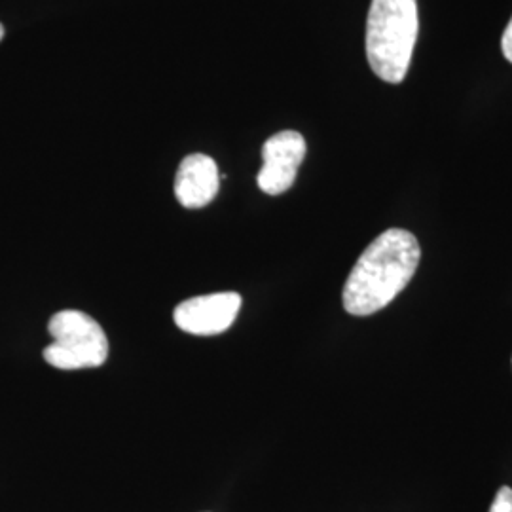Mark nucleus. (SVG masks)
I'll return each mask as SVG.
<instances>
[{"label":"nucleus","mask_w":512,"mask_h":512,"mask_svg":"<svg viewBox=\"0 0 512 512\" xmlns=\"http://www.w3.org/2000/svg\"><path fill=\"white\" fill-rule=\"evenodd\" d=\"M220 188L219 167L207 154L186 156L177 177L175 196L186 209H200L215 200Z\"/></svg>","instance_id":"obj_6"},{"label":"nucleus","mask_w":512,"mask_h":512,"mask_svg":"<svg viewBox=\"0 0 512 512\" xmlns=\"http://www.w3.org/2000/svg\"><path fill=\"white\" fill-rule=\"evenodd\" d=\"M490 512H512V490L509 486H503L497 492Z\"/></svg>","instance_id":"obj_7"},{"label":"nucleus","mask_w":512,"mask_h":512,"mask_svg":"<svg viewBox=\"0 0 512 512\" xmlns=\"http://www.w3.org/2000/svg\"><path fill=\"white\" fill-rule=\"evenodd\" d=\"M501 50H503V55L507 57V61L512 63V18L509 25H507V29H505V33H503V38H501Z\"/></svg>","instance_id":"obj_8"},{"label":"nucleus","mask_w":512,"mask_h":512,"mask_svg":"<svg viewBox=\"0 0 512 512\" xmlns=\"http://www.w3.org/2000/svg\"><path fill=\"white\" fill-rule=\"evenodd\" d=\"M4 37V27H2V23H0V40Z\"/></svg>","instance_id":"obj_9"},{"label":"nucleus","mask_w":512,"mask_h":512,"mask_svg":"<svg viewBox=\"0 0 512 512\" xmlns=\"http://www.w3.org/2000/svg\"><path fill=\"white\" fill-rule=\"evenodd\" d=\"M52 344L44 348V361L59 370H80L105 365L109 340L103 327L88 313L57 311L48 323Z\"/></svg>","instance_id":"obj_3"},{"label":"nucleus","mask_w":512,"mask_h":512,"mask_svg":"<svg viewBox=\"0 0 512 512\" xmlns=\"http://www.w3.org/2000/svg\"><path fill=\"white\" fill-rule=\"evenodd\" d=\"M241 296L238 293H215L194 296L181 302L173 319L179 329L196 336H215L230 329L238 317Z\"/></svg>","instance_id":"obj_5"},{"label":"nucleus","mask_w":512,"mask_h":512,"mask_svg":"<svg viewBox=\"0 0 512 512\" xmlns=\"http://www.w3.org/2000/svg\"><path fill=\"white\" fill-rule=\"evenodd\" d=\"M418 0H372L366 19L370 69L389 84H401L418 40Z\"/></svg>","instance_id":"obj_2"},{"label":"nucleus","mask_w":512,"mask_h":512,"mask_svg":"<svg viewBox=\"0 0 512 512\" xmlns=\"http://www.w3.org/2000/svg\"><path fill=\"white\" fill-rule=\"evenodd\" d=\"M262 158L258 188L268 196H279L296 181L298 167L306 158V141L298 131H279L264 143Z\"/></svg>","instance_id":"obj_4"},{"label":"nucleus","mask_w":512,"mask_h":512,"mask_svg":"<svg viewBox=\"0 0 512 512\" xmlns=\"http://www.w3.org/2000/svg\"><path fill=\"white\" fill-rule=\"evenodd\" d=\"M420 243L403 228H389L359 256L344 285V308L366 317L389 306L420 266Z\"/></svg>","instance_id":"obj_1"}]
</instances>
